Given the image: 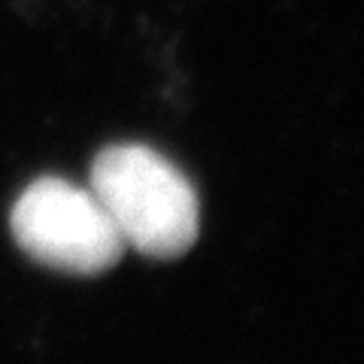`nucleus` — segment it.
Listing matches in <instances>:
<instances>
[{"label": "nucleus", "mask_w": 364, "mask_h": 364, "mask_svg": "<svg viewBox=\"0 0 364 364\" xmlns=\"http://www.w3.org/2000/svg\"><path fill=\"white\" fill-rule=\"evenodd\" d=\"M16 243L33 261L73 277L109 270L124 243L91 188L46 176L21 191L9 215Z\"/></svg>", "instance_id": "nucleus-2"}, {"label": "nucleus", "mask_w": 364, "mask_h": 364, "mask_svg": "<svg viewBox=\"0 0 364 364\" xmlns=\"http://www.w3.org/2000/svg\"><path fill=\"white\" fill-rule=\"evenodd\" d=\"M91 191L124 246L149 258H179L200 231L198 191L182 170L143 143L107 146L91 167Z\"/></svg>", "instance_id": "nucleus-1"}]
</instances>
